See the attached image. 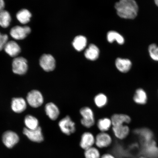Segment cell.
I'll return each mask as SVG.
<instances>
[{
  "label": "cell",
  "instance_id": "cell-1",
  "mask_svg": "<svg viewBox=\"0 0 158 158\" xmlns=\"http://www.w3.org/2000/svg\"><path fill=\"white\" fill-rule=\"evenodd\" d=\"M118 15L122 18L135 19L138 10L137 3L134 0H122L115 5Z\"/></svg>",
  "mask_w": 158,
  "mask_h": 158
},
{
  "label": "cell",
  "instance_id": "cell-2",
  "mask_svg": "<svg viewBox=\"0 0 158 158\" xmlns=\"http://www.w3.org/2000/svg\"><path fill=\"white\" fill-rule=\"evenodd\" d=\"M80 113L82 117L81 123L84 127L90 128L94 125L95 120L94 112L91 108L88 106H84L81 109Z\"/></svg>",
  "mask_w": 158,
  "mask_h": 158
},
{
  "label": "cell",
  "instance_id": "cell-3",
  "mask_svg": "<svg viewBox=\"0 0 158 158\" xmlns=\"http://www.w3.org/2000/svg\"><path fill=\"white\" fill-rule=\"evenodd\" d=\"M59 126L62 133L67 135H70L76 131V123L69 116L59 122Z\"/></svg>",
  "mask_w": 158,
  "mask_h": 158
},
{
  "label": "cell",
  "instance_id": "cell-4",
  "mask_svg": "<svg viewBox=\"0 0 158 158\" xmlns=\"http://www.w3.org/2000/svg\"><path fill=\"white\" fill-rule=\"evenodd\" d=\"M2 140L6 148L7 149H11L19 143V138L15 132L8 131L3 134Z\"/></svg>",
  "mask_w": 158,
  "mask_h": 158
},
{
  "label": "cell",
  "instance_id": "cell-5",
  "mask_svg": "<svg viewBox=\"0 0 158 158\" xmlns=\"http://www.w3.org/2000/svg\"><path fill=\"white\" fill-rule=\"evenodd\" d=\"M12 67L14 73L24 74L26 73L28 69L27 60L23 57H17L13 61Z\"/></svg>",
  "mask_w": 158,
  "mask_h": 158
},
{
  "label": "cell",
  "instance_id": "cell-6",
  "mask_svg": "<svg viewBox=\"0 0 158 158\" xmlns=\"http://www.w3.org/2000/svg\"><path fill=\"white\" fill-rule=\"evenodd\" d=\"M27 101L29 105L33 108L40 106L43 102L42 94L38 90H33L27 95Z\"/></svg>",
  "mask_w": 158,
  "mask_h": 158
},
{
  "label": "cell",
  "instance_id": "cell-7",
  "mask_svg": "<svg viewBox=\"0 0 158 158\" xmlns=\"http://www.w3.org/2000/svg\"><path fill=\"white\" fill-rule=\"evenodd\" d=\"M31 32L30 27L28 26H16L11 29L10 34L14 39L21 40L25 39Z\"/></svg>",
  "mask_w": 158,
  "mask_h": 158
},
{
  "label": "cell",
  "instance_id": "cell-8",
  "mask_svg": "<svg viewBox=\"0 0 158 158\" xmlns=\"http://www.w3.org/2000/svg\"><path fill=\"white\" fill-rule=\"evenodd\" d=\"M143 143V152L145 157L158 158V147L155 141L152 140Z\"/></svg>",
  "mask_w": 158,
  "mask_h": 158
},
{
  "label": "cell",
  "instance_id": "cell-9",
  "mask_svg": "<svg viewBox=\"0 0 158 158\" xmlns=\"http://www.w3.org/2000/svg\"><path fill=\"white\" fill-rule=\"evenodd\" d=\"M23 133L31 141L36 143H41L44 141L41 128L40 127L33 130H29L24 128Z\"/></svg>",
  "mask_w": 158,
  "mask_h": 158
},
{
  "label": "cell",
  "instance_id": "cell-10",
  "mask_svg": "<svg viewBox=\"0 0 158 158\" xmlns=\"http://www.w3.org/2000/svg\"><path fill=\"white\" fill-rule=\"evenodd\" d=\"M112 142L111 136L106 132H100L95 137V144L99 148H107L111 145Z\"/></svg>",
  "mask_w": 158,
  "mask_h": 158
},
{
  "label": "cell",
  "instance_id": "cell-11",
  "mask_svg": "<svg viewBox=\"0 0 158 158\" xmlns=\"http://www.w3.org/2000/svg\"><path fill=\"white\" fill-rule=\"evenodd\" d=\"M40 64L42 68L47 72L54 70L55 60L54 57L49 54H44L40 59Z\"/></svg>",
  "mask_w": 158,
  "mask_h": 158
},
{
  "label": "cell",
  "instance_id": "cell-12",
  "mask_svg": "<svg viewBox=\"0 0 158 158\" xmlns=\"http://www.w3.org/2000/svg\"><path fill=\"white\" fill-rule=\"evenodd\" d=\"M95 143V137L94 134L90 132H85L81 137L80 147L83 149L86 150L93 147Z\"/></svg>",
  "mask_w": 158,
  "mask_h": 158
},
{
  "label": "cell",
  "instance_id": "cell-13",
  "mask_svg": "<svg viewBox=\"0 0 158 158\" xmlns=\"http://www.w3.org/2000/svg\"><path fill=\"white\" fill-rule=\"evenodd\" d=\"M112 128L114 135L118 139H125L130 133V128L126 124L112 126Z\"/></svg>",
  "mask_w": 158,
  "mask_h": 158
},
{
  "label": "cell",
  "instance_id": "cell-14",
  "mask_svg": "<svg viewBox=\"0 0 158 158\" xmlns=\"http://www.w3.org/2000/svg\"><path fill=\"white\" fill-rule=\"evenodd\" d=\"M112 126H120L128 124L131 121V118L127 114H114L112 116Z\"/></svg>",
  "mask_w": 158,
  "mask_h": 158
},
{
  "label": "cell",
  "instance_id": "cell-15",
  "mask_svg": "<svg viewBox=\"0 0 158 158\" xmlns=\"http://www.w3.org/2000/svg\"><path fill=\"white\" fill-rule=\"evenodd\" d=\"M4 49L8 54L12 57L17 56L21 52L19 44L13 41H8Z\"/></svg>",
  "mask_w": 158,
  "mask_h": 158
},
{
  "label": "cell",
  "instance_id": "cell-16",
  "mask_svg": "<svg viewBox=\"0 0 158 158\" xmlns=\"http://www.w3.org/2000/svg\"><path fill=\"white\" fill-rule=\"evenodd\" d=\"M27 108L26 102L22 98H14L11 102V108L16 113L24 111Z\"/></svg>",
  "mask_w": 158,
  "mask_h": 158
},
{
  "label": "cell",
  "instance_id": "cell-17",
  "mask_svg": "<svg viewBox=\"0 0 158 158\" xmlns=\"http://www.w3.org/2000/svg\"><path fill=\"white\" fill-rule=\"evenodd\" d=\"M45 111L47 115L53 120H56L60 114L58 106L52 102H49L45 105Z\"/></svg>",
  "mask_w": 158,
  "mask_h": 158
},
{
  "label": "cell",
  "instance_id": "cell-18",
  "mask_svg": "<svg viewBox=\"0 0 158 158\" xmlns=\"http://www.w3.org/2000/svg\"><path fill=\"white\" fill-rule=\"evenodd\" d=\"M116 68L120 72L123 73H127L131 69L132 63L128 59L118 58L115 62Z\"/></svg>",
  "mask_w": 158,
  "mask_h": 158
},
{
  "label": "cell",
  "instance_id": "cell-19",
  "mask_svg": "<svg viewBox=\"0 0 158 158\" xmlns=\"http://www.w3.org/2000/svg\"><path fill=\"white\" fill-rule=\"evenodd\" d=\"M99 52L98 47L95 45L92 44L85 51V56L89 60H94L98 58Z\"/></svg>",
  "mask_w": 158,
  "mask_h": 158
},
{
  "label": "cell",
  "instance_id": "cell-20",
  "mask_svg": "<svg viewBox=\"0 0 158 158\" xmlns=\"http://www.w3.org/2000/svg\"><path fill=\"white\" fill-rule=\"evenodd\" d=\"M97 125L101 132H106L112 127L111 120L108 118H100L98 120Z\"/></svg>",
  "mask_w": 158,
  "mask_h": 158
},
{
  "label": "cell",
  "instance_id": "cell-21",
  "mask_svg": "<svg viewBox=\"0 0 158 158\" xmlns=\"http://www.w3.org/2000/svg\"><path fill=\"white\" fill-rule=\"evenodd\" d=\"M133 100L138 104L143 105L146 103L147 100V96L146 92L143 89H138L136 90L133 97Z\"/></svg>",
  "mask_w": 158,
  "mask_h": 158
},
{
  "label": "cell",
  "instance_id": "cell-22",
  "mask_svg": "<svg viewBox=\"0 0 158 158\" xmlns=\"http://www.w3.org/2000/svg\"><path fill=\"white\" fill-rule=\"evenodd\" d=\"M31 17L30 12L28 10L23 9L18 12L16 17L18 21L22 24H25L28 23Z\"/></svg>",
  "mask_w": 158,
  "mask_h": 158
},
{
  "label": "cell",
  "instance_id": "cell-23",
  "mask_svg": "<svg viewBox=\"0 0 158 158\" xmlns=\"http://www.w3.org/2000/svg\"><path fill=\"white\" fill-rule=\"evenodd\" d=\"M87 44V40L82 35H78L75 37L73 42V46L77 51H80L83 50Z\"/></svg>",
  "mask_w": 158,
  "mask_h": 158
},
{
  "label": "cell",
  "instance_id": "cell-24",
  "mask_svg": "<svg viewBox=\"0 0 158 158\" xmlns=\"http://www.w3.org/2000/svg\"><path fill=\"white\" fill-rule=\"evenodd\" d=\"M94 102L97 107L102 108L106 106L108 103V98L105 94L100 93L94 97Z\"/></svg>",
  "mask_w": 158,
  "mask_h": 158
},
{
  "label": "cell",
  "instance_id": "cell-25",
  "mask_svg": "<svg viewBox=\"0 0 158 158\" xmlns=\"http://www.w3.org/2000/svg\"><path fill=\"white\" fill-rule=\"evenodd\" d=\"M11 21V17L9 13L3 10L0 12V26L3 28L8 27Z\"/></svg>",
  "mask_w": 158,
  "mask_h": 158
},
{
  "label": "cell",
  "instance_id": "cell-26",
  "mask_svg": "<svg viewBox=\"0 0 158 158\" xmlns=\"http://www.w3.org/2000/svg\"><path fill=\"white\" fill-rule=\"evenodd\" d=\"M24 122L27 129L33 130L39 127L38 120L32 116L28 115L26 116Z\"/></svg>",
  "mask_w": 158,
  "mask_h": 158
},
{
  "label": "cell",
  "instance_id": "cell-27",
  "mask_svg": "<svg viewBox=\"0 0 158 158\" xmlns=\"http://www.w3.org/2000/svg\"><path fill=\"white\" fill-rule=\"evenodd\" d=\"M107 39L109 42L111 43L116 40L120 44H123L124 42L123 37L117 32L110 31L108 33Z\"/></svg>",
  "mask_w": 158,
  "mask_h": 158
},
{
  "label": "cell",
  "instance_id": "cell-28",
  "mask_svg": "<svg viewBox=\"0 0 158 158\" xmlns=\"http://www.w3.org/2000/svg\"><path fill=\"white\" fill-rule=\"evenodd\" d=\"M85 158H101L100 152L96 148L92 147L85 150Z\"/></svg>",
  "mask_w": 158,
  "mask_h": 158
},
{
  "label": "cell",
  "instance_id": "cell-29",
  "mask_svg": "<svg viewBox=\"0 0 158 158\" xmlns=\"http://www.w3.org/2000/svg\"><path fill=\"white\" fill-rule=\"evenodd\" d=\"M137 133L139 134L143 138V143H147L152 140V133L149 129L143 128L137 130Z\"/></svg>",
  "mask_w": 158,
  "mask_h": 158
},
{
  "label": "cell",
  "instance_id": "cell-30",
  "mask_svg": "<svg viewBox=\"0 0 158 158\" xmlns=\"http://www.w3.org/2000/svg\"><path fill=\"white\" fill-rule=\"evenodd\" d=\"M148 50L151 58L158 61V46L155 44H152L149 45Z\"/></svg>",
  "mask_w": 158,
  "mask_h": 158
},
{
  "label": "cell",
  "instance_id": "cell-31",
  "mask_svg": "<svg viewBox=\"0 0 158 158\" xmlns=\"http://www.w3.org/2000/svg\"><path fill=\"white\" fill-rule=\"evenodd\" d=\"M8 40V36L7 35L2 34L0 32V51L4 48Z\"/></svg>",
  "mask_w": 158,
  "mask_h": 158
},
{
  "label": "cell",
  "instance_id": "cell-32",
  "mask_svg": "<svg viewBox=\"0 0 158 158\" xmlns=\"http://www.w3.org/2000/svg\"><path fill=\"white\" fill-rule=\"evenodd\" d=\"M101 158H116L114 156L111 154L106 153L102 155Z\"/></svg>",
  "mask_w": 158,
  "mask_h": 158
},
{
  "label": "cell",
  "instance_id": "cell-33",
  "mask_svg": "<svg viewBox=\"0 0 158 158\" xmlns=\"http://www.w3.org/2000/svg\"><path fill=\"white\" fill-rule=\"evenodd\" d=\"M5 5L4 2L3 0H0V12L3 10Z\"/></svg>",
  "mask_w": 158,
  "mask_h": 158
},
{
  "label": "cell",
  "instance_id": "cell-34",
  "mask_svg": "<svg viewBox=\"0 0 158 158\" xmlns=\"http://www.w3.org/2000/svg\"><path fill=\"white\" fill-rule=\"evenodd\" d=\"M155 3L156 5L158 6V0H156V1H155Z\"/></svg>",
  "mask_w": 158,
  "mask_h": 158
},
{
  "label": "cell",
  "instance_id": "cell-35",
  "mask_svg": "<svg viewBox=\"0 0 158 158\" xmlns=\"http://www.w3.org/2000/svg\"><path fill=\"white\" fill-rule=\"evenodd\" d=\"M139 158H148L147 157H140Z\"/></svg>",
  "mask_w": 158,
  "mask_h": 158
}]
</instances>
